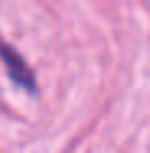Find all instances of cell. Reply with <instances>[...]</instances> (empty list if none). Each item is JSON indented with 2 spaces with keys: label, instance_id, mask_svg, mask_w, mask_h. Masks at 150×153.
<instances>
[{
  "label": "cell",
  "instance_id": "obj_1",
  "mask_svg": "<svg viewBox=\"0 0 150 153\" xmlns=\"http://www.w3.org/2000/svg\"><path fill=\"white\" fill-rule=\"evenodd\" d=\"M0 59H3V65H10V75H13V82H16V85H23L26 91H36V78H33V72L26 68V62L16 56V49H13V46L0 42Z\"/></svg>",
  "mask_w": 150,
  "mask_h": 153
}]
</instances>
